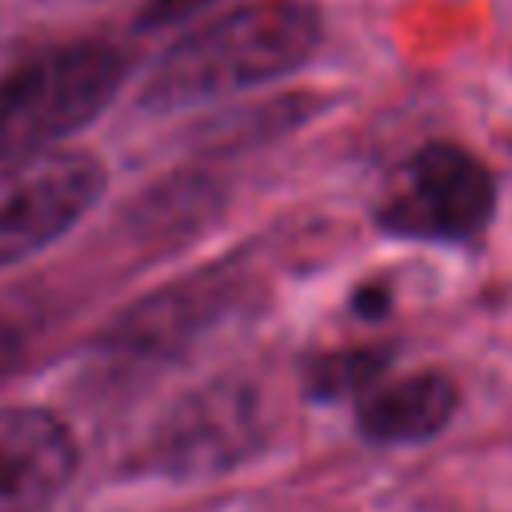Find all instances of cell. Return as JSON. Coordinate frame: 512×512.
Segmentation results:
<instances>
[{
	"label": "cell",
	"mask_w": 512,
	"mask_h": 512,
	"mask_svg": "<svg viewBox=\"0 0 512 512\" xmlns=\"http://www.w3.org/2000/svg\"><path fill=\"white\" fill-rule=\"evenodd\" d=\"M320 40V16L304 0H256L216 16L172 44L144 84V108H200L296 72Z\"/></svg>",
	"instance_id": "6da1fadb"
},
{
	"label": "cell",
	"mask_w": 512,
	"mask_h": 512,
	"mask_svg": "<svg viewBox=\"0 0 512 512\" xmlns=\"http://www.w3.org/2000/svg\"><path fill=\"white\" fill-rule=\"evenodd\" d=\"M128 72L112 44L44 52L0 76V160L32 156L92 124Z\"/></svg>",
	"instance_id": "7a4b0ae2"
},
{
	"label": "cell",
	"mask_w": 512,
	"mask_h": 512,
	"mask_svg": "<svg viewBox=\"0 0 512 512\" xmlns=\"http://www.w3.org/2000/svg\"><path fill=\"white\" fill-rule=\"evenodd\" d=\"M496 212V180L460 144L432 140L408 156L392 192L384 196L376 224L400 240L468 244Z\"/></svg>",
	"instance_id": "3957f363"
},
{
	"label": "cell",
	"mask_w": 512,
	"mask_h": 512,
	"mask_svg": "<svg viewBox=\"0 0 512 512\" xmlns=\"http://www.w3.org/2000/svg\"><path fill=\"white\" fill-rule=\"evenodd\" d=\"M268 440L264 396L252 380H212L184 396L152 432L144 456L152 472L176 480L220 476L260 452Z\"/></svg>",
	"instance_id": "277c9868"
},
{
	"label": "cell",
	"mask_w": 512,
	"mask_h": 512,
	"mask_svg": "<svg viewBox=\"0 0 512 512\" xmlns=\"http://www.w3.org/2000/svg\"><path fill=\"white\" fill-rule=\"evenodd\" d=\"M104 192L88 152H32L0 168V268L60 240Z\"/></svg>",
	"instance_id": "5b68a950"
},
{
	"label": "cell",
	"mask_w": 512,
	"mask_h": 512,
	"mask_svg": "<svg viewBox=\"0 0 512 512\" xmlns=\"http://www.w3.org/2000/svg\"><path fill=\"white\" fill-rule=\"evenodd\" d=\"M76 472L72 432L44 408H0V512H44Z\"/></svg>",
	"instance_id": "8992f818"
},
{
	"label": "cell",
	"mask_w": 512,
	"mask_h": 512,
	"mask_svg": "<svg viewBox=\"0 0 512 512\" xmlns=\"http://www.w3.org/2000/svg\"><path fill=\"white\" fill-rule=\"evenodd\" d=\"M232 296H236V280L228 272H200L192 280H180L140 300L116 324L112 340L132 356H172L176 348L196 340L204 328H212Z\"/></svg>",
	"instance_id": "52a82bcc"
},
{
	"label": "cell",
	"mask_w": 512,
	"mask_h": 512,
	"mask_svg": "<svg viewBox=\"0 0 512 512\" xmlns=\"http://www.w3.org/2000/svg\"><path fill=\"white\" fill-rule=\"evenodd\" d=\"M456 384L444 372H412L396 380H372L360 392L356 424L372 444H424L456 416Z\"/></svg>",
	"instance_id": "ba28073f"
},
{
	"label": "cell",
	"mask_w": 512,
	"mask_h": 512,
	"mask_svg": "<svg viewBox=\"0 0 512 512\" xmlns=\"http://www.w3.org/2000/svg\"><path fill=\"white\" fill-rule=\"evenodd\" d=\"M388 368V352L380 348H356V352H340V356H324L312 364L308 372V392L320 400H336L348 392H364L372 380H380V372Z\"/></svg>",
	"instance_id": "9c48e42d"
},
{
	"label": "cell",
	"mask_w": 512,
	"mask_h": 512,
	"mask_svg": "<svg viewBox=\"0 0 512 512\" xmlns=\"http://www.w3.org/2000/svg\"><path fill=\"white\" fill-rule=\"evenodd\" d=\"M208 4H212V0H152V4L144 8L140 24H144V28H156V24H172V20H184V16H192V12L208 8Z\"/></svg>",
	"instance_id": "30bf717a"
},
{
	"label": "cell",
	"mask_w": 512,
	"mask_h": 512,
	"mask_svg": "<svg viewBox=\"0 0 512 512\" xmlns=\"http://www.w3.org/2000/svg\"><path fill=\"white\" fill-rule=\"evenodd\" d=\"M16 360H20V336H16V328L0 316V380L16 368Z\"/></svg>",
	"instance_id": "8fae6325"
},
{
	"label": "cell",
	"mask_w": 512,
	"mask_h": 512,
	"mask_svg": "<svg viewBox=\"0 0 512 512\" xmlns=\"http://www.w3.org/2000/svg\"><path fill=\"white\" fill-rule=\"evenodd\" d=\"M356 308H360L364 316H368V312L376 316L380 308H388V292H380V288H372V292H360V296H356Z\"/></svg>",
	"instance_id": "7c38bea8"
}]
</instances>
